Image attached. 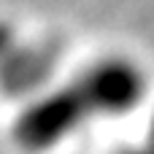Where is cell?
Returning a JSON list of instances; mask_svg holds the SVG:
<instances>
[{
    "mask_svg": "<svg viewBox=\"0 0 154 154\" xmlns=\"http://www.w3.org/2000/svg\"><path fill=\"white\" fill-rule=\"evenodd\" d=\"M146 79L130 60H106L89 68L79 81L30 106L16 127L14 138L27 152H43L60 143L68 133L89 122V116L125 114L143 100Z\"/></svg>",
    "mask_w": 154,
    "mask_h": 154,
    "instance_id": "obj_1",
    "label": "cell"
},
{
    "mask_svg": "<svg viewBox=\"0 0 154 154\" xmlns=\"http://www.w3.org/2000/svg\"><path fill=\"white\" fill-rule=\"evenodd\" d=\"M8 49H11V30L0 24V60H3V54H5Z\"/></svg>",
    "mask_w": 154,
    "mask_h": 154,
    "instance_id": "obj_2",
    "label": "cell"
}]
</instances>
